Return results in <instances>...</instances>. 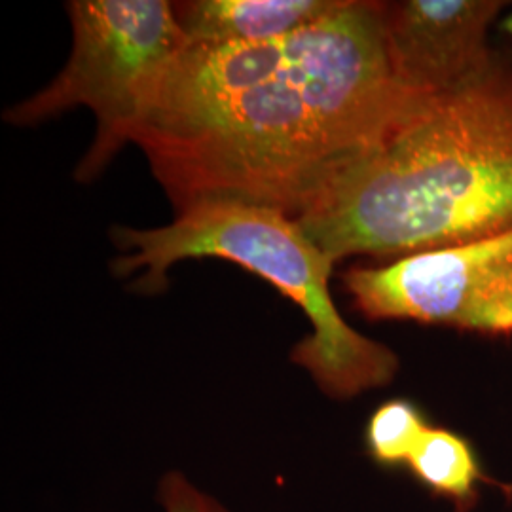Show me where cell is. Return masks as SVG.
Masks as SVG:
<instances>
[{
	"label": "cell",
	"mask_w": 512,
	"mask_h": 512,
	"mask_svg": "<svg viewBox=\"0 0 512 512\" xmlns=\"http://www.w3.org/2000/svg\"><path fill=\"white\" fill-rule=\"evenodd\" d=\"M429 425L418 404L410 399H389L366 423V452L380 467H406Z\"/></svg>",
	"instance_id": "9c48e42d"
},
{
	"label": "cell",
	"mask_w": 512,
	"mask_h": 512,
	"mask_svg": "<svg viewBox=\"0 0 512 512\" xmlns=\"http://www.w3.org/2000/svg\"><path fill=\"white\" fill-rule=\"evenodd\" d=\"M382 4L346 0L287 37L184 50L133 141L177 209L239 200L296 219L429 99L393 73Z\"/></svg>",
	"instance_id": "6da1fadb"
},
{
	"label": "cell",
	"mask_w": 512,
	"mask_h": 512,
	"mask_svg": "<svg viewBox=\"0 0 512 512\" xmlns=\"http://www.w3.org/2000/svg\"><path fill=\"white\" fill-rule=\"evenodd\" d=\"M69 14L74 44L67 67L6 118L37 124L78 105L92 109L97 135L76 171L88 181L135 141L188 40L165 0H73Z\"/></svg>",
	"instance_id": "277c9868"
},
{
	"label": "cell",
	"mask_w": 512,
	"mask_h": 512,
	"mask_svg": "<svg viewBox=\"0 0 512 512\" xmlns=\"http://www.w3.org/2000/svg\"><path fill=\"white\" fill-rule=\"evenodd\" d=\"M116 241L126 253L114 262V272L143 270L137 285L147 293L164 289L173 264L205 256L236 262L272 283L310 319L313 332L294 346L291 359L330 399H355L399 374V355L353 329L336 308L330 294L336 262L298 220L275 207L202 200L179 209V217L162 228H118Z\"/></svg>",
	"instance_id": "3957f363"
},
{
	"label": "cell",
	"mask_w": 512,
	"mask_h": 512,
	"mask_svg": "<svg viewBox=\"0 0 512 512\" xmlns=\"http://www.w3.org/2000/svg\"><path fill=\"white\" fill-rule=\"evenodd\" d=\"M158 503L164 512H232L175 469L158 480Z\"/></svg>",
	"instance_id": "30bf717a"
},
{
	"label": "cell",
	"mask_w": 512,
	"mask_h": 512,
	"mask_svg": "<svg viewBox=\"0 0 512 512\" xmlns=\"http://www.w3.org/2000/svg\"><path fill=\"white\" fill-rule=\"evenodd\" d=\"M346 0H194L173 4L188 46L256 44L287 37Z\"/></svg>",
	"instance_id": "52a82bcc"
},
{
	"label": "cell",
	"mask_w": 512,
	"mask_h": 512,
	"mask_svg": "<svg viewBox=\"0 0 512 512\" xmlns=\"http://www.w3.org/2000/svg\"><path fill=\"white\" fill-rule=\"evenodd\" d=\"M408 471L435 497L469 512L478 503V488L494 484L484 473L473 444L452 429L429 425L406 463Z\"/></svg>",
	"instance_id": "ba28073f"
},
{
	"label": "cell",
	"mask_w": 512,
	"mask_h": 512,
	"mask_svg": "<svg viewBox=\"0 0 512 512\" xmlns=\"http://www.w3.org/2000/svg\"><path fill=\"white\" fill-rule=\"evenodd\" d=\"M342 281L353 306L370 321H416L512 338V230L384 266H355Z\"/></svg>",
	"instance_id": "5b68a950"
},
{
	"label": "cell",
	"mask_w": 512,
	"mask_h": 512,
	"mask_svg": "<svg viewBox=\"0 0 512 512\" xmlns=\"http://www.w3.org/2000/svg\"><path fill=\"white\" fill-rule=\"evenodd\" d=\"M501 29L512 38V10L505 18L501 19Z\"/></svg>",
	"instance_id": "8fae6325"
},
{
	"label": "cell",
	"mask_w": 512,
	"mask_h": 512,
	"mask_svg": "<svg viewBox=\"0 0 512 512\" xmlns=\"http://www.w3.org/2000/svg\"><path fill=\"white\" fill-rule=\"evenodd\" d=\"M327 255L401 258L512 230V67L429 97L296 217Z\"/></svg>",
	"instance_id": "7a4b0ae2"
},
{
	"label": "cell",
	"mask_w": 512,
	"mask_h": 512,
	"mask_svg": "<svg viewBox=\"0 0 512 512\" xmlns=\"http://www.w3.org/2000/svg\"><path fill=\"white\" fill-rule=\"evenodd\" d=\"M509 10L507 0L384 2L385 46L408 92L435 97L484 73L497 55L488 33Z\"/></svg>",
	"instance_id": "8992f818"
}]
</instances>
